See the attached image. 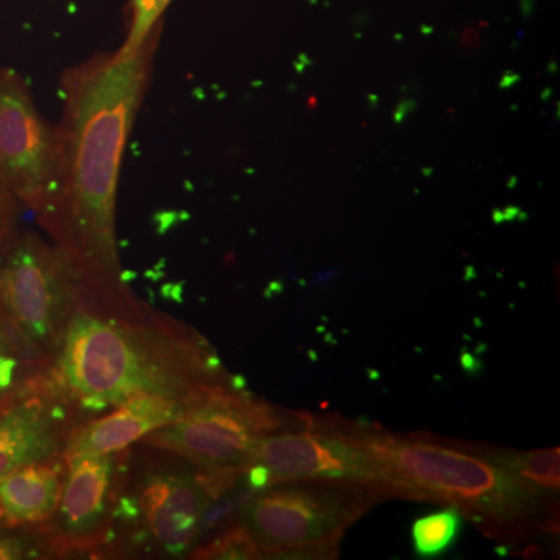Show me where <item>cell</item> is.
Returning a JSON list of instances; mask_svg holds the SVG:
<instances>
[{
	"label": "cell",
	"mask_w": 560,
	"mask_h": 560,
	"mask_svg": "<svg viewBox=\"0 0 560 560\" xmlns=\"http://www.w3.org/2000/svg\"><path fill=\"white\" fill-rule=\"evenodd\" d=\"M164 21L130 55L97 54L61 77L60 171L49 205L36 213L95 304L120 315L150 308L132 293L117 249L121 158L153 80Z\"/></svg>",
	"instance_id": "obj_1"
},
{
	"label": "cell",
	"mask_w": 560,
	"mask_h": 560,
	"mask_svg": "<svg viewBox=\"0 0 560 560\" xmlns=\"http://www.w3.org/2000/svg\"><path fill=\"white\" fill-rule=\"evenodd\" d=\"M49 371L91 416L140 394L186 404L215 386L242 383L183 320L151 307L132 316L109 312L84 289Z\"/></svg>",
	"instance_id": "obj_2"
},
{
	"label": "cell",
	"mask_w": 560,
	"mask_h": 560,
	"mask_svg": "<svg viewBox=\"0 0 560 560\" xmlns=\"http://www.w3.org/2000/svg\"><path fill=\"white\" fill-rule=\"evenodd\" d=\"M363 438L393 499L447 504L501 544H525L558 529V492L501 469L486 445L371 425L363 427Z\"/></svg>",
	"instance_id": "obj_3"
},
{
	"label": "cell",
	"mask_w": 560,
	"mask_h": 560,
	"mask_svg": "<svg viewBox=\"0 0 560 560\" xmlns=\"http://www.w3.org/2000/svg\"><path fill=\"white\" fill-rule=\"evenodd\" d=\"M245 475H210L179 456L131 445L110 558H186L202 544L210 512Z\"/></svg>",
	"instance_id": "obj_4"
},
{
	"label": "cell",
	"mask_w": 560,
	"mask_h": 560,
	"mask_svg": "<svg viewBox=\"0 0 560 560\" xmlns=\"http://www.w3.org/2000/svg\"><path fill=\"white\" fill-rule=\"evenodd\" d=\"M385 500L381 488L366 482H275L246 501L235 523L264 558L335 559L350 526Z\"/></svg>",
	"instance_id": "obj_5"
},
{
	"label": "cell",
	"mask_w": 560,
	"mask_h": 560,
	"mask_svg": "<svg viewBox=\"0 0 560 560\" xmlns=\"http://www.w3.org/2000/svg\"><path fill=\"white\" fill-rule=\"evenodd\" d=\"M308 415L257 399L242 383L221 385L186 401L183 415L151 431L140 444L179 456L210 475H243L268 434L296 429Z\"/></svg>",
	"instance_id": "obj_6"
},
{
	"label": "cell",
	"mask_w": 560,
	"mask_h": 560,
	"mask_svg": "<svg viewBox=\"0 0 560 560\" xmlns=\"http://www.w3.org/2000/svg\"><path fill=\"white\" fill-rule=\"evenodd\" d=\"M81 293L66 254L35 232H18L0 257V307L40 370L60 353Z\"/></svg>",
	"instance_id": "obj_7"
},
{
	"label": "cell",
	"mask_w": 560,
	"mask_h": 560,
	"mask_svg": "<svg viewBox=\"0 0 560 560\" xmlns=\"http://www.w3.org/2000/svg\"><path fill=\"white\" fill-rule=\"evenodd\" d=\"M130 447L66 460L60 503L36 534L47 558H110L114 521Z\"/></svg>",
	"instance_id": "obj_8"
},
{
	"label": "cell",
	"mask_w": 560,
	"mask_h": 560,
	"mask_svg": "<svg viewBox=\"0 0 560 560\" xmlns=\"http://www.w3.org/2000/svg\"><path fill=\"white\" fill-rule=\"evenodd\" d=\"M253 464L270 474L271 482L348 480L381 488L389 499L377 460L363 438V427L346 420L316 419L268 434L257 445Z\"/></svg>",
	"instance_id": "obj_9"
},
{
	"label": "cell",
	"mask_w": 560,
	"mask_h": 560,
	"mask_svg": "<svg viewBox=\"0 0 560 560\" xmlns=\"http://www.w3.org/2000/svg\"><path fill=\"white\" fill-rule=\"evenodd\" d=\"M58 171V127L40 116L20 73L0 70V184L39 213L57 190Z\"/></svg>",
	"instance_id": "obj_10"
},
{
	"label": "cell",
	"mask_w": 560,
	"mask_h": 560,
	"mask_svg": "<svg viewBox=\"0 0 560 560\" xmlns=\"http://www.w3.org/2000/svg\"><path fill=\"white\" fill-rule=\"evenodd\" d=\"M91 418L49 370L33 375L0 405V478L27 464L62 458L72 434Z\"/></svg>",
	"instance_id": "obj_11"
},
{
	"label": "cell",
	"mask_w": 560,
	"mask_h": 560,
	"mask_svg": "<svg viewBox=\"0 0 560 560\" xmlns=\"http://www.w3.org/2000/svg\"><path fill=\"white\" fill-rule=\"evenodd\" d=\"M186 404L165 397L140 394L109 412L81 423L70 438L65 460L79 456L109 455L131 447L151 431L168 425L183 415Z\"/></svg>",
	"instance_id": "obj_12"
},
{
	"label": "cell",
	"mask_w": 560,
	"mask_h": 560,
	"mask_svg": "<svg viewBox=\"0 0 560 560\" xmlns=\"http://www.w3.org/2000/svg\"><path fill=\"white\" fill-rule=\"evenodd\" d=\"M66 460L27 464L0 478L2 528H33L49 521L60 503Z\"/></svg>",
	"instance_id": "obj_13"
},
{
	"label": "cell",
	"mask_w": 560,
	"mask_h": 560,
	"mask_svg": "<svg viewBox=\"0 0 560 560\" xmlns=\"http://www.w3.org/2000/svg\"><path fill=\"white\" fill-rule=\"evenodd\" d=\"M486 453L490 460H493L501 469L510 471L530 485L558 492L560 482L559 448L514 452L486 445Z\"/></svg>",
	"instance_id": "obj_14"
},
{
	"label": "cell",
	"mask_w": 560,
	"mask_h": 560,
	"mask_svg": "<svg viewBox=\"0 0 560 560\" xmlns=\"http://www.w3.org/2000/svg\"><path fill=\"white\" fill-rule=\"evenodd\" d=\"M40 370L0 307V405Z\"/></svg>",
	"instance_id": "obj_15"
},
{
	"label": "cell",
	"mask_w": 560,
	"mask_h": 560,
	"mask_svg": "<svg viewBox=\"0 0 560 560\" xmlns=\"http://www.w3.org/2000/svg\"><path fill=\"white\" fill-rule=\"evenodd\" d=\"M460 528H463V515L452 506L419 518L411 530L416 555L419 558L444 555L458 539Z\"/></svg>",
	"instance_id": "obj_16"
},
{
	"label": "cell",
	"mask_w": 560,
	"mask_h": 560,
	"mask_svg": "<svg viewBox=\"0 0 560 560\" xmlns=\"http://www.w3.org/2000/svg\"><path fill=\"white\" fill-rule=\"evenodd\" d=\"M191 559H261V551L248 530L235 523L221 530L212 540L202 541L190 555Z\"/></svg>",
	"instance_id": "obj_17"
},
{
	"label": "cell",
	"mask_w": 560,
	"mask_h": 560,
	"mask_svg": "<svg viewBox=\"0 0 560 560\" xmlns=\"http://www.w3.org/2000/svg\"><path fill=\"white\" fill-rule=\"evenodd\" d=\"M172 0H130L127 5V38L117 50L121 55H130L142 46L147 36L162 22V14L171 5Z\"/></svg>",
	"instance_id": "obj_18"
},
{
	"label": "cell",
	"mask_w": 560,
	"mask_h": 560,
	"mask_svg": "<svg viewBox=\"0 0 560 560\" xmlns=\"http://www.w3.org/2000/svg\"><path fill=\"white\" fill-rule=\"evenodd\" d=\"M47 558L46 550L31 528H5L0 533V560Z\"/></svg>",
	"instance_id": "obj_19"
},
{
	"label": "cell",
	"mask_w": 560,
	"mask_h": 560,
	"mask_svg": "<svg viewBox=\"0 0 560 560\" xmlns=\"http://www.w3.org/2000/svg\"><path fill=\"white\" fill-rule=\"evenodd\" d=\"M21 202L5 186L0 184V257L16 237Z\"/></svg>",
	"instance_id": "obj_20"
},
{
	"label": "cell",
	"mask_w": 560,
	"mask_h": 560,
	"mask_svg": "<svg viewBox=\"0 0 560 560\" xmlns=\"http://www.w3.org/2000/svg\"><path fill=\"white\" fill-rule=\"evenodd\" d=\"M0 526H2V512H0Z\"/></svg>",
	"instance_id": "obj_21"
}]
</instances>
